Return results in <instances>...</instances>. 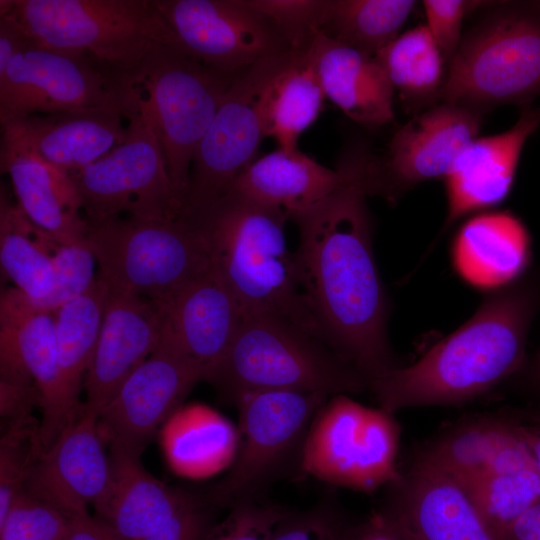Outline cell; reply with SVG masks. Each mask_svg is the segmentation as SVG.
Instances as JSON below:
<instances>
[{
    "label": "cell",
    "mask_w": 540,
    "mask_h": 540,
    "mask_svg": "<svg viewBox=\"0 0 540 540\" xmlns=\"http://www.w3.org/2000/svg\"><path fill=\"white\" fill-rule=\"evenodd\" d=\"M363 179L292 219L301 288L319 338L369 382L402 365L388 337L390 301L373 251Z\"/></svg>",
    "instance_id": "cell-1"
},
{
    "label": "cell",
    "mask_w": 540,
    "mask_h": 540,
    "mask_svg": "<svg viewBox=\"0 0 540 540\" xmlns=\"http://www.w3.org/2000/svg\"><path fill=\"white\" fill-rule=\"evenodd\" d=\"M540 309V271L490 292L475 314L415 363L372 379L378 406L390 413L412 407L469 402L517 373L531 323Z\"/></svg>",
    "instance_id": "cell-2"
},
{
    "label": "cell",
    "mask_w": 540,
    "mask_h": 540,
    "mask_svg": "<svg viewBox=\"0 0 540 540\" xmlns=\"http://www.w3.org/2000/svg\"><path fill=\"white\" fill-rule=\"evenodd\" d=\"M183 217L204 236L213 266L244 316L273 315L319 338L301 288L295 252L287 244L289 218L282 210L229 191L207 208Z\"/></svg>",
    "instance_id": "cell-3"
},
{
    "label": "cell",
    "mask_w": 540,
    "mask_h": 540,
    "mask_svg": "<svg viewBox=\"0 0 540 540\" xmlns=\"http://www.w3.org/2000/svg\"><path fill=\"white\" fill-rule=\"evenodd\" d=\"M206 381L233 404L244 394L263 391L329 396L368 391V379L317 336L265 314L244 316L229 350Z\"/></svg>",
    "instance_id": "cell-4"
},
{
    "label": "cell",
    "mask_w": 540,
    "mask_h": 540,
    "mask_svg": "<svg viewBox=\"0 0 540 540\" xmlns=\"http://www.w3.org/2000/svg\"><path fill=\"white\" fill-rule=\"evenodd\" d=\"M0 17L39 45L85 54L132 82L156 47H180L152 0H3Z\"/></svg>",
    "instance_id": "cell-5"
},
{
    "label": "cell",
    "mask_w": 540,
    "mask_h": 540,
    "mask_svg": "<svg viewBox=\"0 0 540 540\" xmlns=\"http://www.w3.org/2000/svg\"><path fill=\"white\" fill-rule=\"evenodd\" d=\"M490 3L463 35L440 97L482 115L540 95V1Z\"/></svg>",
    "instance_id": "cell-6"
},
{
    "label": "cell",
    "mask_w": 540,
    "mask_h": 540,
    "mask_svg": "<svg viewBox=\"0 0 540 540\" xmlns=\"http://www.w3.org/2000/svg\"><path fill=\"white\" fill-rule=\"evenodd\" d=\"M98 275L110 288L161 300L208 271V244L186 217H116L89 226Z\"/></svg>",
    "instance_id": "cell-7"
},
{
    "label": "cell",
    "mask_w": 540,
    "mask_h": 540,
    "mask_svg": "<svg viewBox=\"0 0 540 540\" xmlns=\"http://www.w3.org/2000/svg\"><path fill=\"white\" fill-rule=\"evenodd\" d=\"M330 396L320 392L263 391L240 396L239 443L227 475L204 496L213 506L261 499L273 483L302 473L311 423Z\"/></svg>",
    "instance_id": "cell-8"
},
{
    "label": "cell",
    "mask_w": 540,
    "mask_h": 540,
    "mask_svg": "<svg viewBox=\"0 0 540 540\" xmlns=\"http://www.w3.org/2000/svg\"><path fill=\"white\" fill-rule=\"evenodd\" d=\"M234 77L207 67L178 46L160 45L133 79L180 205L196 150Z\"/></svg>",
    "instance_id": "cell-9"
},
{
    "label": "cell",
    "mask_w": 540,
    "mask_h": 540,
    "mask_svg": "<svg viewBox=\"0 0 540 540\" xmlns=\"http://www.w3.org/2000/svg\"><path fill=\"white\" fill-rule=\"evenodd\" d=\"M139 97L140 90L129 78L93 58L28 38L0 75V123L92 109H115L128 117Z\"/></svg>",
    "instance_id": "cell-10"
},
{
    "label": "cell",
    "mask_w": 540,
    "mask_h": 540,
    "mask_svg": "<svg viewBox=\"0 0 540 540\" xmlns=\"http://www.w3.org/2000/svg\"><path fill=\"white\" fill-rule=\"evenodd\" d=\"M401 429L390 413L347 394L330 396L306 437L301 471L331 485L371 493L400 476Z\"/></svg>",
    "instance_id": "cell-11"
},
{
    "label": "cell",
    "mask_w": 540,
    "mask_h": 540,
    "mask_svg": "<svg viewBox=\"0 0 540 540\" xmlns=\"http://www.w3.org/2000/svg\"><path fill=\"white\" fill-rule=\"evenodd\" d=\"M127 118V136L121 144L70 174L89 226L123 214L138 219L180 216L181 205L142 93Z\"/></svg>",
    "instance_id": "cell-12"
},
{
    "label": "cell",
    "mask_w": 540,
    "mask_h": 540,
    "mask_svg": "<svg viewBox=\"0 0 540 540\" xmlns=\"http://www.w3.org/2000/svg\"><path fill=\"white\" fill-rule=\"evenodd\" d=\"M292 52L264 58L234 77L194 155L181 216L197 213L221 198L256 160L266 137L263 93Z\"/></svg>",
    "instance_id": "cell-13"
},
{
    "label": "cell",
    "mask_w": 540,
    "mask_h": 540,
    "mask_svg": "<svg viewBox=\"0 0 540 540\" xmlns=\"http://www.w3.org/2000/svg\"><path fill=\"white\" fill-rule=\"evenodd\" d=\"M180 48L197 61L236 76L256 62L293 51L246 0H152Z\"/></svg>",
    "instance_id": "cell-14"
},
{
    "label": "cell",
    "mask_w": 540,
    "mask_h": 540,
    "mask_svg": "<svg viewBox=\"0 0 540 540\" xmlns=\"http://www.w3.org/2000/svg\"><path fill=\"white\" fill-rule=\"evenodd\" d=\"M482 117L467 107L441 102L400 126L385 156L370 161L368 196L394 202L422 182L443 180L457 156L478 137Z\"/></svg>",
    "instance_id": "cell-15"
},
{
    "label": "cell",
    "mask_w": 540,
    "mask_h": 540,
    "mask_svg": "<svg viewBox=\"0 0 540 540\" xmlns=\"http://www.w3.org/2000/svg\"><path fill=\"white\" fill-rule=\"evenodd\" d=\"M206 377L201 365L158 345L99 413L109 450L140 457L192 388Z\"/></svg>",
    "instance_id": "cell-16"
},
{
    "label": "cell",
    "mask_w": 540,
    "mask_h": 540,
    "mask_svg": "<svg viewBox=\"0 0 540 540\" xmlns=\"http://www.w3.org/2000/svg\"><path fill=\"white\" fill-rule=\"evenodd\" d=\"M155 302L161 317L158 345L198 363L208 377L229 350L244 318L219 272L212 265L201 276Z\"/></svg>",
    "instance_id": "cell-17"
},
{
    "label": "cell",
    "mask_w": 540,
    "mask_h": 540,
    "mask_svg": "<svg viewBox=\"0 0 540 540\" xmlns=\"http://www.w3.org/2000/svg\"><path fill=\"white\" fill-rule=\"evenodd\" d=\"M106 447L99 413L82 403L75 419L40 455L25 490L67 517L94 508L110 480Z\"/></svg>",
    "instance_id": "cell-18"
},
{
    "label": "cell",
    "mask_w": 540,
    "mask_h": 540,
    "mask_svg": "<svg viewBox=\"0 0 540 540\" xmlns=\"http://www.w3.org/2000/svg\"><path fill=\"white\" fill-rule=\"evenodd\" d=\"M388 487L384 510L408 540H495L466 488L419 458Z\"/></svg>",
    "instance_id": "cell-19"
},
{
    "label": "cell",
    "mask_w": 540,
    "mask_h": 540,
    "mask_svg": "<svg viewBox=\"0 0 540 540\" xmlns=\"http://www.w3.org/2000/svg\"><path fill=\"white\" fill-rule=\"evenodd\" d=\"M0 338L12 342L40 398L43 449L75 419L82 403L69 393L61 370L53 313L36 307L15 287L0 299Z\"/></svg>",
    "instance_id": "cell-20"
},
{
    "label": "cell",
    "mask_w": 540,
    "mask_h": 540,
    "mask_svg": "<svg viewBox=\"0 0 540 540\" xmlns=\"http://www.w3.org/2000/svg\"><path fill=\"white\" fill-rule=\"evenodd\" d=\"M155 301L109 287L97 343L87 369L84 405L100 413L125 379L158 347Z\"/></svg>",
    "instance_id": "cell-21"
},
{
    "label": "cell",
    "mask_w": 540,
    "mask_h": 540,
    "mask_svg": "<svg viewBox=\"0 0 540 540\" xmlns=\"http://www.w3.org/2000/svg\"><path fill=\"white\" fill-rule=\"evenodd\" d=\"M369 157L365 147L357 146L330 169L299 149H277L249 165L227 192L280 209L292 220L363 176Z\"/></svg>",
    "instance_id": "cell-22"
},
{
    "label": "cell",
    "mask_w": 540,
    "mask_h": 540,
    "mask_svg": "<svg viewBox=\"0 0 540 540\" xmlns=\"http://www.w3.org/2000/svg\"><path fill=\"white\" fill-rule=\"evenodd\" d=\"M540 126V107L525 106L516 123L498 134L476 137L457 156L443 181L447 217L459 219L489 210L510 193L523 147Z\"/></svg>",
    "instance_id": "cell-23"
},
{
    "label": "cell",
    "mask_w": 540,
    "mask_h": 540,
    "mask_svg": "<svg viewBox=\"0 0 540 540\" xmlns=\"http://www.w3.org/2000/svg\"><path fill=\"white\" fill-rule=\"evenodd\" d=\"M0 168L11 181L17 205L59 241L87 237L79 192L69 174L41 158L15 121L1 123Z\"/></svg>",
    "instance_id": "cell-24"
},
{
    "label": "cell",
    "mask_w": 540,
    "mask_h": 540,
    "mask_svg": "<svg viewBox=\"0 0 540 540\" xmlns=\"http://www.w3.org/2000/svg\"><path fill=\"white\" fill-rule=\"evenodd\" d=\"M451 262L469 286L493 292L526 273L531 241L524 223L512 212L486 210L469 217L451 243Z\"/></svg>",
    "instance_id": "cell-25"
},
{
    "label": "cell",
    "mask_w": 540,
    "mask_h": 540,
    "mask_svg": "<svg viewBox=\"0 0 540 540\" xmlns=\"http://www.w3.org/2000/svg\"><path fill=\"white\" fill-rule=\"evenodd\" d=\"M310 50L324 95L348 118L367 128L394 119V88L374 55L317 31Z\"/></svg>",
    "instance_id": "cell-26"
},
{
    "label": "cell",
    "mask_w": 540,
    "mask_h": 540,
    "mask_svg": "<svg viewBox=\"0 0 540 540\" xmlns=\"http://www.w3.org/2000/svg\"><path fill=\"white\" fill-rule=\"evenodd\" d=\"M108 487L94 507L95 516L123 540H143L174 518L195 497L164 484L139 456L109 450Z\"/></svg>",
    "instance_id": "cell-27"
},
{
    "label": "cell",
    "mask_w": 540,
    "mask_h": 540,
    "mask_svg": "<svg viewBox=\"0 0 540 540\" xmlns=\"http://www.w3.org/2000/svg\"><path fill=\"white\" fill-rule=\"evenodd\" d=\"M9 121L17 123L41 158L69 175L111 152L125 140L128 128L126 115L115 109L35 114Z\"/></svg>",
    "instance_id": "cell-28"
},
{
    "label": "cell",
    "mask_w": 540,
    "mask_h": 540,
    "mask_svg": "<svg viewBox=\"0 0 540 540\" xmlns=\"http://www.w3.org/2000/svg\"><path fill=\"white\" fill-rule=\"evenodd\" d=\"M238 430L222 414L200 403L180 406L161 428V446L171 469L204 478L231 466Z\"/></svg>",
    "instance_id": "cell-29"
},
{
    "label": "cell",
    "mask_w": 540,
    "mask_h": 540,
    "mask_svg": "<svg viewBox=\"0 0 540 540\" xmlns=\"http://www.w3.org/2000/svg\"><path fill=\"white\" fill-rule=\"evenodd\" d=\"M324 98L310 47L293 51L263 93L266 137H272L278 149H298L300 135L317 119Z\"/></svg>",
    "instance_id": "cell-30"
},
{
    "label": "cell",
    "mask_w": 540,
    "mask_h": 540,
    "mask_svg": "<svg viewBox=\"0 0 540 540\" xmlns=\"http://www.w3.org/2000/svg\"><path fill=\"white\" fill-rule=\"evenodd\" d=\"M58 239L36 226L1 188L0 264L2 272L35 306L54 289L53 252Z\"/></svg>",
    "instance_id": "cell-31"
},
{
    "label": "cell",
    "mask_w": 540,
    "mask_h": 540,
    "mask_svg": "<svg viewBox=\"0 0 540 540\" xmlns=\"http://www.w3.org/2000/svg\"><path fill=\"white\" fill-rule=\"evenodd\" d=\"M514 429L512 417H475L444 432L418 458L468 488L489 471Z\"/></svg>",
    "instance_id": "cell-32"
},
{
    "label": "cell",
    "mask_w": 540,
    "mask_h": 540,
    "mask_svg": "<svg viewBox=\"0 0 540 540\" xmlns=\"http://www.w3.org/2000/svg\"><path fill=\"white\" fill-rule=\"evenodd\" d=\"M375 57L408 108L440 101L447 62L425 24L400 33Z\"/></svg>",
    "instance_id": "cell-33"
},
{
    "label": "cell",
    "mask_w": 540,
    "mask_h": 540,
    "mask_svg": "<svg viewBox=\"0 0 540 540\" xmlns=\"http://www.w3.org/2000/svg\"><path fill=\"white\" fill-rule=\"evenodd\" d=\"M416 4L413 0H327L318 31L375 56L400 34Z\"/></svg>",
    "instance_id": "cell-34"
},
{
    "label": "cell",
    "mask_w": 540,
    "mask_h": 540,
    "mask_svg": "<svg viewBox=\"0 0 540 540\" xmlns=\"http://www.w3.org/2000/svg\"><path fill=\"white\" fill-rule=\"evenodd\" d=\"M108 292V284L98 275L85 293L53 312L64 381L69 393L78 402L97 343Z\"/></svg>",
    "instance_id": "cell-35"
},
{
    "label": "cell",
    "mask_w": 540,
    "mask_h": 540,
    "mask_svg": "<svg viewBox=\"0 0 540 540\" xmlns=\"http://www.w3.org/2000/svg\"><path fill=\"white\" fill-rule=\"evenodd\" d=\"M495 540L528 508L540 501L536 465L496 470L466 488Z\"/></svg>",
    "instance_id": "cell-36"
},
{
    "label": "cell",
    "mask_w": 540,
    "mask_h": 540,
    "mask_svg": "<svg viewBox=\"0 0 540 540\" xmlns=\"http://www.w3.org/2000/svg\"><path fill=\"white\" fill-rule=\"evenodd\" d=\"M43 451L40 423L32 417L5 425L0 442V521L25 491Z\"/></svg>",
    "instance_id": "cell-37"
},
{
    "label": "cell",
    "mask_w": 540,
    "mask_h": 540,
    "mask_svg": "<svg viewBox=\"0 0 540 540\" xmlns=\"http://www.w3.org/2000/svg\"><path fill=\"white\" fill-rule=\"evenodd\" d=\"M54 289L39 306L53 313L66 302L85 293L95 282L96 258L87 237L72 241H57L53 252Z\"/></svg>",
    "instance_id": "cell-38"
},
{
    "label": "cell",
    "mask_w": 540,
    "mask_h": 540,
    "mask_svg": "<svg viewBox=\"0 0 540 540\" xmlns=\"http://www.w3.org/2000/svg\"><path fill=\"white\" fill-rule=\"evenodd\" d=\"M68 517L24 491L0 521V540H67Z\"/></svg>",
    "instance_id": "cell-39"
},
{
    "label": "cell",
    "mask_w": 540,
    "mask_h": 540,
    "mask_svg": "<svg viewBox=\"0 0 540 540\" xmlns=\"http://www.w3.org/2000/svg\"><path fill=\"white\" fill-rule=\"evenodd\" d=\"M327 0H246L268 19L293 51L310 47L319 30Z\"/></svg>",
    "instance_id": "cell-40"
},
{
    "label": "cell",
    "mask_w": 540,
    "mask_h": 540,
    "mask_svg": "<svg viewBox=\"0 0 540 540\" xmlns=\"http://www.w3.org/2000/svg\"><path fill=\"white\" fill-rule=\"evenodd\" d=\"M290 510L261 499L230 508L227 518L215 525L206 540H270Z\"/></svg>",
    "instance_id": "cell-41"
},
{
    "label": "cell",
    "mask_w": 540,
    "mask_h": 540,
    "mask_svg": "<svg viewBox=\"0 0 540 540\" xmlns=\"http://www.w3.org/2000/svg\"><path fill=\"white\" fill-rule=\"evenodd\" d=\"M490 2L470 0H424L426 27L444 55L452 61L462 41L464 18L471 12L486 7Z\"/></svg>",
    "instance_id": "cell-42"
},
{
    "label": "cell",
    "mask_w": 540,
    "mask_h": 540,
    "mask_svg": "<svg viewBox=\"0 0 540 540\" xmlns=\"http://www.w3.org/2000/svg\"><path fill=\"white\" fill-rule=\"evenodd\" d=\"M346 524L331 504L290 511L270 540H340Z\"/></svg>",
    "instance_id": "cell-43"
},
{
    "label": "cell",
    "mask_w": 540,
    "mask_h": 540,
    "mask_svg": "<svg viewBox=\"0 0 540 540\" xmlns=\"http://www.w3.org/2000/svg\"><path fill=\"white\" fill-rule=\"evenodd\" d=\"M212 507L203 496H195L174 518L143 540H206L215 526Z\"/></svg>",
    "instance_id": "cell-44"
},
{
    "label": "cell",
    "mask_w": 540,
    "mask_h": 540,
    "mask_svg": "<svg viewBox=\"0 0 540 540\" xmlns=\"http://www.w3.org/2000/svg\"><path fill=\"white\" fill-rule=\"evenodd\" d=\"M39 405L34 384L0 380V413L5 425L31 418L33 407Z\"/></svg>",
    "instance_id": "cell-45"
},
{
    "label": "cell",
    "mask_w": 540,
    "mask_h": 540,
    "mask_svg": "<svg viewBox=\"0 0 540 540\" xmlns=\"http://www.w3.org/2000/svg\"><path fill=\"white\" fill-rule=\"evenodd\" d=\"M340 540H408L393 518L383 509L365 522L344 528Z\"/></svg>",
    "instance_id": "cell-46"
},
{
    "label": "cell",
    "mask_w": 540,
    "mask_h": 540,
    "mask_svg": "<svg viewBox=\"0 0 540 540\" xmlns=\"http://www.w3.org/2000/svg\"><path fill=\"white\" fill-rule=\"evenodd\" d=\"M67 540H123L105 522L88 511L68 517Z\"/></svg>",
    "instance_id": "cell-47"
},
{
    "label": "cell",
    "mask_w": 540,
    "mask_h": 540,
    "mask_svg": "<svg viewBox=\"0 0 540 540\" xmlns=\"http://www.w3.org/2000/svg\"><path fill=\"white\" fill-rule=\"evenodd\" d=\"M27 40V36L12 19L0 17V75L6 71L12 58Z\"/></svg>",
    "instance_id": "cell-48"
},
{
    "label": "cell",
    "mask_w": 540,
    "mask_h": 540,
    "mask_svg": "<svg viewBox=\"0 0 540 540\" xmlns=\"http://www.w3.org/2000/svg\"><path fill=\"white\" fill-rule=\"evenodd\" d=\"M497 540H540V501L521 514Z\"/></svg>",
    "instance_id": "cell-49"
},
{
    "label": "cell",
    "mask_w": 540,
    "mask_h": 540,
    "mask_svg": "<svg viewBox=\"0 0 540 540\" xmlns=\"http://www.w3.org/2000/svg\"><path fill=\"white\" fill-rule=\"evenodd\" d=\"M514 420L533 455L540 476V418H514Z\"/></svg>",
    "instance_id": "cell-50"
},
{
    "label": "cell",
    "mask_w": 540,
    "mask_h": 540,
    "mask_svg": "<svg viewBox=\"0 0 540 540\" xmlns=\"http://www.w3.org/2000/svg\"><path fill=\"white\" fill-rule=\"evenodd\" d=\"M525 378L530 387L540 392V348L525 370Z\"/></svg>",
    "instance_id": "cell-51"
}]
</instances>
